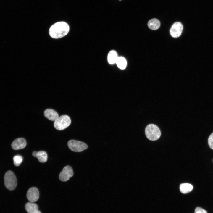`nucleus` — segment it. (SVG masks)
Instances as JSON below:
<instances>
[{
    "label": "nucleus",
    "instance_id": "6",
    "mask_svg": "<svg viewBox=\"0 0 213 213\" xmlns=\"http://www.w3.org/2000/svg\"><path fill=\"white\" fill-rule=\"evenodd\" d=\"M73 175V172L72 167L67 165L64 167L59 175L60 180L63 182L68 180L70 177Z\"/></svg>",
    "mask_w": 213,
    "mask_h": 213
},
{
    "label": "nucleus",
    "instance_id": "9",
    "mask_svg": "<svg viewBox=\"0 0 213 213\" xmlns=\"http://www.w3.org/2000/svg\"><path fill=\"white\" fill-rule=\"evenodd\" d=\"M26 145L25 139L22 138H18L13 141L12 143V148L14 150H18L24 148Z\"/></svg>",
    "mask_w": 213,
    "mask_h": 213
},
{
    "label": "nucleus",
    "instance_id": "3",
    "mask_svg": "<svg viewBox=\"0 0 213 213\" xmlns=\"http://www.w3.org/2000/svg\"><path fill=\"white\" fill-rule=\"evenodd\" d=\"M4 183L5 186L9 190L15 189L17 185L16 177L12 171L9 170L4 175Z\"/></svg>",
    "mask_w": 213,
    "mask_h": 213
},
{
    "label": "nucleus",
    "instance_id": "11",
    "mask_svg": "<svg viewBox=\"0 0 213 213\" xmlns=\"http://www.w3.org/2000/svg\"><path fill=\"white\" fill-rule=\"evenodd\" d=\"M32 155L34 157L37 158L39 162L41 163L45 162L47 160V155L45 151H34L33 152Z\"/></svg>",
    "mask_w": 213,
    "mask_h": 213
},
{
    "label": "nucleus",
    "instance_id": "7",
    "mask_svg": "<svg viewBox=\"0 0 213 213\" xmlns=\"http://www.w3.org/2000/svg\"><path fill=\"white\" fill-rule=\"evenodd\" d=\"M183 30V26L180 22L174 23L171 26L170 33L171 36L174 38H177L181 35Z\"/></svg>",
    "mask_w": 213,
    "mask_h": 213
},
{
    "label": "nucleus",
    "instance_id": "13",
    "mask_svg": "<svg viewBox=\"0 0 213 213\" xmlns=\"http://www.w3.org/2000/svg\"><path fill=\"white\" fill-rule=\"evenodd\" d=\"M148 25L150 29L152 30H156L160 27V22L159 21L156 19H152L149 21Z\"/></svg>",
    "mask_w": 213,
    "mask_h": 213
},
{
    "label": "nucleus",
    "instance_id": "14",
    "mask_svg": "<svg viewBox=\"0 0 213 213\" xmlns=\"http://www.w3.org/2000/svg\"><path fill=\"white\" fill-rule=\"evenodd\" d=\"M118 57L116 52L114 50H112L108 54V61L110 64L115 63Z\"/></svg>",
    "mask_w": 213,
    "mask_h": 213
},
{
    "label": "nucleus",
    "instance_id": "20",
    "mask_svg": "<svg viewBox=\"0 0 213 213\" xmlns=\"http://www.w3.org/2000/svg\"><path fill=\"white\" fill-rule=\"evenodd\" d=\"M34 213H41V212L40 211L38 210L37 211H36V212H34Z\"/></svg>",
    "mask_w": 213,
    "mask_h": 213
},
{
    "label": "nucleus",
    "instance_id": "19",
    "mask_svg": "<svg viewBox=\"0 0 213 213\" xmlns=\"http://www.w3.org/2000/svg\"><path fill=\"white\" fill-rule=\"evenodd\" d=\"M194 213H207V211L200 207H196Z\"/></svg>",
    "mask_w": 213,
    "mask_h": 213
},
{
    "label": "nucleus",
    "instance_id": "18",
    "mask_svg": "<svg viewBox=\"0 0 213 213\" xmlns=\"http://www.w3.org/2000/svg\"><path fill=\"white\" fill-rule=\"evenodd\" d=\"M208 143L210 148L213 149V133L211 134L208 138Z\"/></svg>",
    "mask_w": 213,
    "mask_h": 213
},
{
    "label": "nucleus",
    "instance_id": "1",
    "mask_svg": "<svg viewBox=\"0 0 213 213\" xmlns=\"http://www.w3.org/2000/svg\"><path fill=\"white\" fill-rule=\"evenodd\" d=\"M69 27L66 22H60L55 23L49 30L50 36L54 38H59L66 36L68 33Z\"/></svg>",
    "mask_w": 213,
    "mask_h": 213
},
{
    "label": "nucleus",
    "instance_id": "2",
    "mask_svg": "<svg viewBox=\"0 0 213 213\" xmlns=\"http://www.w3.org/2000/svg\"><path fill=\"white\" fill-rule=\"evenodd\" d=\"M145 133L147 138L151 141L158 139L161 135V131L158 127L154 124H150L146 127Z\"/></svg>",
    "mask_w": 213,
    "mask_h": 213
},
{
    "label": "nucleus",
    "instance_id": "16",
    "mask_svg": "<svg viewBox=\"0 0 213 213\" xmlns=\"http://www.w3.org/2000/svg\"><path fill=\"white\" fill-rule=\"evenodd\" d=\"M115 63L118 67L121 70L125 69L127 64L126 59L122 57H118Z\"/></svg>",
    "mask_w": 213,
    "mask_h": 213
},
{
    "label": "nucleus",
    "instance_id": "5",
    "mask_svg": "<svg viewBox=\"0 0 213 213\" xmlns=\"http://www.w3.org/2000/svg\"><path fill=\"white\" fill-rule=\"evenodd\" d=\"M67 144L71 150L76 152H81L88 148V146L84 143L75 140H70Z\"/></svg>",
    "mask_w": 213,
    "mask_h": 213
},
{
    "label": "nucleus",
    "instance_id": "4",
    "mask_svg": "<svg viewBox=\"0 0 213 213\" xmlns=\"http://www.w3.org/2000/svg\"><path fill=\"white\" fill-rule=\"evenodd\" d=\"M71 120L69 116L63 115L59 117L54 123L55 128L58 130H63L70 124Z\"/></svg>",
    "mask_w": 213,
    "mask_h": 213
},
{
    "label": "nucleus",
    "instance_id": "21",
    "mask_svg": "<svg viewBox=\"0 0 213 213\" xmlns=\"http://www.w3.org/2000/svg\"><path fill=\"white\" fill-rule=\"evenodd\" d=\"M119 0V1H121L122 0Z\"/></svg>",
    "mask_w": 213,
    "mask_h": 213
},
{
    "label": "nucleus",
    "instance_id": "17",
    "mask_svg": "<svg viewBox=\"0 0 213 213\" xmlns=\"http://www.w3.org/2000/svg\"><path fill=\"white\" fill-rule=\"evenodd\" d=\"M14 164L16 166H19L23 160L22 156L20 155H16L14 156L13 158Z\"/></svg>",
    "mask_w": 213,
    "mask_h": 213
},
{
    "label": "nucleus",
    "instance_id": "8",
    "mask_svg": "<svg viewBox=\"0 0 213 213\" xmlns=\"http://www.w3.org/2000/svg\"><path fill=\"white\" fill-rule=\"evenodd\" d=\"M27 198L30 202H34L37 201L39 197V192L36 187H32L28 189L27 193Z\"/></svg>",
    "mask_w": 213,
    "mask_h": 213
},
{
    "label": "nucleus",
    "instance_id": "22",
    "mask_svg": "<svg viewBox=\"0 0 213 213\" xmlns=\"http://www.w3.org/2000/svg\"><path fill=\"white\" fill-rule=\"evenodd\" d=\"M212 162H213V159H212Z\"/></svg>",
    "mask_w": 213,
    "mask_h": 213
},
{
    "label": "nucleus",
    "instance_id": "15",
    "mask_svg": "<svg viewBox=\"0 0 213 213\" xmlns=\"http://www.w3.org/2000/svg\"><path fill=\"white\" fill-rule=\"evenodd\" d=\"M193 189V186L189 183L181 184L180 186V191L183 194L187 193L191 191Z\"/></svg>",
    "mask_w": 213,
    "mask_h": 213
},
{
    "label": "nucleus",
    "instance_id": "12",
    "mask_svg": "<svg viewBox=\"0 0 213 213\" xmlns=\"http://www.w3.org/2000/svg\"><path fill=\"white\" fill-rule=\"evenodd\" d=\"M25 208L28 213H34L38 210V205L33 202H30L25 204Z\"/></svg>",
    "mask_w": 213,
    "mask_h": 213
},
{
    "label": "nucleus",
    "instance_id": "10",
    "mask_svg": "<svg viewBox=\"0 0 213 213\" xmlns=\"http://www.w3.org/2000/svg\"><path fill=\"white\" fill-rule=\"evenodd\" d=\"M44 114L46 118L53 121H55L59 117L58 113L51 109H46L44 112Z\"/></svg>",
    "mask_w": 213,
    "mask_h": 213
}]
</instances>
